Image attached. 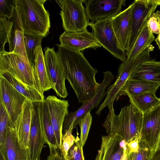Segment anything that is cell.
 <instances>
[{
    "label": "cell",
    "instance_id": "b9f144b4",
    "mask_svg": "<svg viewBox=\"0 0 160 160\" xmlns=\"http://www.w3.org/2000/svg\"><path fill=\"white\" fill-rule=\"evenodd\" d=\"M156 39L160 42V32L158 34L157 37Z\"/></svg>",
    "mask_w": 160,
    "mask_h": 160
},
{
    "label": "cell",
    "instance_id": "5b68a950",
    "mask_svg": "<svg viewBox=\"0 0 160 160\" xmlns=\"http://www.w3.org/2000/svg\"><path fill=\"white\" fill-rule=\"evenodd\" d=\"M5 72L10 73L24 84L34 87L39 92L34 68L21 56L6 51L0 52V74Z\"/></svg>",
    "mask_w": 160,
    "mask_h": 160
},
{
    "label": "cell",
    "instance_id": "f546056e",
    "mask_svg": "<svg viewBox=\"0 0 160 160\" xmlns=\"http://www.w3.org/2000/svg\"><path fill=\"white\" fill-rule=\"evenodd\" d=\"M13 25L12 21L5 17H0V52L5 51V45L9 42Z\"/></svg>",
    "mask_w": 160,
    "mask_h": 160
},
{
    "label": "cell",
    "instance_id": "7a4b0ae2",
    "mask_svg": "<svg viewBox=\"0 0 160 160\" xmlns=\"http://www.w3.org/2000/svg\"><path fill=\"white\" fill-rule=\"evenodd\" d=\"M46 0H15V11L24 33L46 37L50 28V14L44 4Z\"/></svg>",
    "mask_w": 160,
    "mask_h": 160
},
{
    "label": "cell",
    "instance_id": "83f0119b",
    "mask_svg": "<svg viewBox=\"0 0 160 160\" xmlns=\"http://www.w3.org/2000/svg\"><path fill=\"white\" fill-rule=\"evenodd\" d=\"M129 98L131 104L143 114L160 104V98H157L154 93L147 92Z\"/></svg>",
    "mask_w": 160,
    "mask_h": 160
},
{
    "label": "cell",
    "instance_id": "7c38bea8",
    "mask_svg": "<svg viewBox=\"0 0 160 160\" xmlns=\"http://www.w3.org/2000/svg\"><path fill=\"white\" fill-rule=\"evenodd\" d=\"M160 136V104L143 114L140 140L149 148L150 153L156 150Z\"/></svg>",
    "mask_w": 160,
    "mask_h": 160
},
{
    "label": "cell",
    "instance_id": "603a6c76",
    "mask_svg": "<svg viewBox=\"0 0 160 160\" xmlns=\"http://www.w3.org/2000/svg\"><path fill=\"white\" fill-rule=\"evenodd\" d=\"M4 78L26 98L32 103L40 102L45 100L44 95L41 94L34 87L27 85L18 80L8 72L0 74Z\"/></svg>",
    "mask_w": 160,
    "mask_h": 160
},
{
    "label": "cell",
    "instance_id": "d590c367",
    "mask_svg": "<svg viewBox=\"0 0 160 160\" xmlns=\"http://www.w3.org/2000/svg\"><path fill=\"white\" fill-rule=\"evenodd\" d=\"M147 25L153 33L158 34L160 32V11L157 10L153 13L147 21Z\"/></svg>",
    "mask_w": 160,
    "mask_h": 160
},
{
    "label": "cell",
    "instance_id": "5bb4252c",
    "mask_svg": "<svg viewBox=\"0 0 160 160\" xmlns=\"http://www.w3.org/2000/svg\"><path fill=\"white\" fill-rule=\"evenodd\" d=\"M0 78V104L6 109L14 126L26 99L4 78Z\"/></svg>",
    "mask_w": 160,
    "mask_h": 160
},
{
    "label": "cell",
    "instance_id": "277c9868",
    "mask_svg": "<svg viewBox=\"0 0 160 160\" xmlns=\"http://www.w3.org/2000/svg\"><path fill=\"white\" fill-rule=\"evenodd\" d=\"M152 50L151 46L134 58L126 59L120 65L116 80L107 89L106 97L97 111V115L99 116L104 108L113 104L114 101H118L122 96V90L127 80L140 64L150 59V52Z\"/></svg>",
    "mask_w": 160,
    "mask_h": 160
},
{
    "label": "cell",
    "instance_id": "6da1fadb",
    "mask_svg": "<svg viewBox=\"0 0 160 160\" xmlns=\"http://www.w3.org/2000/svg\"><path fill=\"white\" fill-rule=\"evenodd\" d=\"M57 45L58 62L79 102H88L96 95L100 85L95 78L98 70L91 66L81 51Z\"/></svg>",
    "mask_w": 160,
    "mask_h": 160
},
{
    "label": "cell",
    "instance_id": "9a60e30c",
    "mask_svg": "<svg viewBox=\"0 0 160 160\" xmlns=\"http://www.w3.org/2000/svg\"><path fill=\"white\" fill-rule=\"evenodd\" d=\"M53 127L58 148H61L62 127L64 121L68 115L69 106L67 100L59 99L54 95H49L45 99Z\"/></svg>",
    "mask_w": 160,
    "mask_h": 160
},
{
    "label": "cell",
    "instance_id": "484cf974",
    "mask_svg": "<svg viewBox=\"0 0 160 160\" xmlns=\"http://www.w3.org/2000/svg\"><path fill=\"white\" fill-rule=\"evenodd\" d=\"M160 84L133 79L129 78L122 90V95L130 98L147 92L155 93Z\"/></svg>",
    "mask_w": 160,
    "mask_h": 160
},
{
    "label": "cell",
    "instance_id": "d6986e66",
    "mask_svg": "<svg viewBox=\"0 0 160 160\" xmlns=\"http://www.w3.org/2000/svg\"><path fill=\"white\" fill-rule=\"evenodd\" d=\"M133 2L125 10L112 18L113 28L122 49L126 52L130 33Z\"/></svg>",
    "mask_w": 160,
    "mask_h": 160
},
{
    "label": "cell",
    "instance_id": "2e32d148",
    "mask_svg": "<svg viewBox=\"0 0 160 160\" xmlns=\"http://www.w3.org/2000/svg\"><path fill=\"white\" fill-rule=\"evenodd\" d=\"M47 143L40 116L38 102L33 103L30 132L29 160H40L41 152Z\"/></svg>",
    "mask_w": 160,
    "mask_h": 160
},
{
    "label": "cell",
    "instance_id": "7402d4cb",
    "mask_svg": "<svg viewBox=\"0 0 160 160\" xmlns=\"http://www.w3.org/2000/svg\"><path fill=\"white\" fill-rule=\"evenodd\" d=\"M34 70L36 82L40 92L53 89L46 70L44 54L41 45L37 47L35 61Z\"/></svg>",
    "mask_w": 160,
    "mask_h": 160
},
{
    "label": "cell",
    "instance_id": "8fae6325",
    "mask_svg": "<svg viewBox=\"0 0 160 160\" xmlns=\"http://www.w3.org/2000/svg\"><path fill=\"white\" fill-rule=\"evenodd\" d=\"M127 143L117 133L102 136L100 148L95 160H128Z\"/></svg>",
    "mask_w": 160,
    "mask_h": 160
},
{
    "label": "cell",
    "instance_id": "ffe728a7",
    "mask_svg": "<svg viewBox=\"0 0 160 160\" xmlns=\"http://www.w3.org/2000/svg\"><path fill=\"white\" fill-rule=\"evenodd\" d=\"M0 153L5 160H27L19 146L14 126L8 127L4 143L0 148Z\"/></svg>",
    "mask_w": 160,
    "mask_h": 160
},
{
    "label": "cell",
    "instance_id": "7bdbcfd3",
    "mask_svg": "<svg viewBox=\"0 0 160 160\" xmlns=\"http://www.w3.org/2000/svg\"><path fill=\"white\" fill-rule=\"evenodd\" d=\"M0 160H5L3 155L1 153H0Z\"/></svg>",
    "mask_w": 160,
    "mask_h": 160
},
{
    "label": "cell",
    "instance_id": "e575fe53",
    "mask_svg": "<svg viewBox=\"0 0 160 160\" xmlns=\"http://www.w3.org/2000/svg\"><path fill=\"white\" fill-rule=\"evenodd\" d=\"M66 160H84L82 147L80 145L78 136L68 152Z\"/></svg>",
    "mask_w": 160,
    "mask_h": 160
},
{
    "label": "cell",
    "instance_id": "cb8c5ba5",
    "mask_svg": "<svg viewBox=\"0 0 160 160\" xmlns=\"http://www.w3.org/2000/svg\"><path fill=\"white\" fill-rule=\"evenodd\" d=\"M12 18L13 25L8 42L9 52L18 54L28 62L24 47L23 31L18 23L15 10Z\"/></svg>",
    "mask_w": 160,
    "mask_h": 160
},
{
    "label": "cell",
    "instance_id": "8992f818",
    "mask_svg": "<svg viewBox=\"0 0 160 160\" xmlns=\"http://www.w3.org/2000/svg\"><path fill=\"white\" fill-rule=\"evenodd\" d=\"M61 8L60 12L65 31L70 32L82 31L87 29L90 22L83 4L85 0L56 1Z\"/></svg>",
    "mask_w": 160,
    "mask_h": 160
},
{
    "label": "cell",
    "instance_id": "f1b7e54d",
    "mask_svg": "<svg viewBox=\"0 0 160 160\" xmlns=\"http://www.w3.org/2000/svg\"><path fill=\"white\" fill-rule=\"evenodd\" d=\"M43 38L42 36L38 35L24 33L25 52L29 62L33 68L37 48L41 45Z\"/></svg>",
    "mask_w": 160,
    "mask_h": 160
},
{
    "label": "cell",
    "instance_id": "836d02e7",
    "mask_svg": "<svg viewBox=\"0 0 160 160\" xmlns=\"http://www.w3.org/2000/svg\"><path fill=\"white\" fill-rule=\"evenodd\" d=\"M15 7V0H0V17L10 19L14 14Z\"/></svg>",
    "mask_w": 160,
    "mask_h": 160
},
{
    "label": "cell",
    "instance_id": "ba28073f",
    "mask_svg": "<svg viewBox=\"0 0 160 160\" xmlns=\"http://www.w3.org/2000/svg\"><path fill=\"white\" fill-rule=\"evenodd\" d=\"M131 15L130 33L126 55L129 51L144 25L160 5V0H135Z\"/></svg>",
    "mask_w": 160,
    "mask_h": 160
},
{
    "label": "cell",
    "instance_id": "ac0fdd59",
    "mask_svg": "<svg viewBox=\"0 0 160 160\" xmlns=\"http://www.w3.org/2000/svg\"><path fill=\"white\" fill-rule=\"evenodd\" d=\"M59 40L61 46L81 52L86 49H96L102 46L93 33L87 28L77 32L65 31L60 36Z\"/></svg>",
    "mask_w": 160,
    "mask_h": 160
},
{
    "label": "cell",
    "instance_id": "f35d334b",
    "mask_svg": "<svg viewBox=\"0 0 160 160\" xmlns=\"http://www.w3.org/2000/svg\"><path fill=\"white\" fill-rule=\"evenodd\" d=\"M148 160H160V148L154 152L150 153Z\"/></svg>",
    "mask_w": 160,
    "mask_h": 160
},
{
    "label": "cell",
    "instance_id": "44dd1931",
    "mask_svg": "<svg viewBox=\"0 0 160 160\" xmlns=\"http://www.w3.org/2000/svg\"><path fill=\"white\" fill-rule=\"evenodd\" d=\"M130 78L160 84V62L151 59L140 64Z\"/></svg>",
    "mask_w": 160,
    "mask_h": 160
},
{
    "label": "cell",
    "instance_id": "1f68e13d",
    "mask_svg": "<svg viewBox=\"0 0 160 160\" xmlns=\"http://www.w3.org/2000/svg\"><path fill=\"white\" fill-rule=\"evenodd\" d=\"M8 126L14 127L6 109L0 104V148H2L4 145Z\"/></svg>",
    "mask_w": 160,
    "mask_h": 160
},
{
    "label": "cell",
    "instance_id": "ab89813d",
    "mask_svg": "<svg viewBox=\"0 0 160 160\" xmlns=\"http://www.w3.org/2000/svg\"><path fill=\"white\" fill-rule=\"evenodd\" d=\"M160 148V136L159 138V139L156 148V150L155 152L156 151L158 150V149H159Z\"/></svg>",
    "mask_w": 160,
    "mask_h": 160
},
{
    "label": "cell",
    "instance_id": "d6a6232c",
    "mask_svg": "<svg viewBox=\"0 0 160 160\" xmlns=\"http://www.w3.org/2000/svg\"><path fill=\"white\" fill-rule=\"evenodd\" d=\"M73 129V124L72 123L68 131L62 135V144L60 151L65 160H66L69 150L75 142V138L72 133Z\"/></svg>",
    "mask_w": 160,
    "mask_h": 160
},
{
    "label": "cell",
    "instance_id": "4dcf8cb0",
    "mask_svg": "<svg viewBox=\"0 0 160 160\" xmlns=\"http://www.w3.org/2000/svg\"><path fill=\"white\" fill-rule=\"evenodd\" d=\"M92 120L90 112H88L81 118L78 121V125L79 126L81 130L79 142L80 145L82 147L87 140Z\"/></svg>",
    "mask_w": 160,
    "mask_h": 160
},
{
    "label": "cell",
    "instance_id": "e0dca14e",
    "mask_svg": "<svg viewBox=\"0 0 160 160\" xmlns=\"http://www.w3.org/2000/svg\"><path fill=\"white\" fill-rule=\"evenodd\" d=\"M33 103L26 99L14 126L20 147L27 160H29L30 132Z\"/></svg>",
    "mask_w": 160,
    "mask_h": 160
},
{
    "label": "cell",
    "instance_id": "d4e9b609",
    "mask_svg": "<svg viewBox=\"0 0 160 160\" xmlns=\"http://www.w3.org/2000/svg\"><path fill=\"white\" fill-rule=\"evenodd\" d=\"M155 40V37L150 30L147 22L143 26L132 48L126 54L127 59H132L151 46Z\"/></svg>",
    "mask_w": 160,
    "mask_h": 160
},
{
    "label": "cell",
    "instance_id": "4316f807",
    "mask_svg": "<svg viewBox=\"0 0 160 160\" xmlns=\"http://www.w3.org/2000/svg\"><path fill=\"white\" fill-rule=\"evenodd\" d=\"M38 105L40 116L47 144L49 148H58L55 132L45 100L38 102Z\"/></svg>",
    "mask_w": 160,
    "mask_h": 160
},
{
    "label": "cell",
    "instance_id": "30bf717a",
    "mask_svg": "<svg viewBox=\"0 0 160 160\" xmlns=\"http://www.w3.org/2000/svg\"><path fill=\"white\" fill-rule=\"evenodd\" d=\"M44 54L47 73L57 95L65 98L68 95L65 85V76L60 64L54 48L46 47Z\"/></svg>",
    "mask_w": 160,
    "mask_h": 160
},
{
    "label": "cell",
    "instance_id": "9c48e42d",
    "mask_svg": "<svg viewBox=\"0 0 160 160\" xmlns=\"http://www.w3.org/2000/svg\"><path fill=\"white\" fill-rule=\"evenodd\" d=\"M103 80L100 83L96 95L88 102L82 104L77 110L71 112L65 118L62 127L63 134L68 131L72 123L73 128H75L80 119L88 112H90L93 108H97L102 100L107 95V88L113 81L114 76L108 71L103 72Z\"/></svg>",
    "mask_w": 160,
    "mask_h": 160
},
{
    "label": "cell",
    "instance_id": "8d00e7d4",
    "mask_svg": "<svg viewBox=\"0 0 160 160\" xmlns=\"http://www.w3.org/2000/svg\"><path fill=\"white\" fill-rule=\"evenodd\" d=\"M140 137L133 139L128 142L127 147L128 155L132 153L137 152L139 148Z\"/></svg>",
    "mask_w": 160,
    "mask_h": 160
},
{
    "label": "cell",
    "instance_id": "3957f363",
    "mask_svg": "<svg viewBox=\"0 0 160 160\" xmlns=\"http://www.w3.org/2000/svg\"><path fill=\"white\" fill-rule=\"evenodd\" d=\"M108 107L109 111L103 127L108 134H118L127 142L140 137L143 118L142 112L132 104L122 108L117 115L113 104Z\"/></svg>",
    "mask_w": 160,
    "mask_h": 160
},
{
    "label": "cell",
    "instance_id": "52a82bcc",
    "mask_svg": "<svg viewBox=\"0 0 160 160\" xmlns=\"http://www.w3.org/2000/svg\"><path fill=\"white\" fill-rule=\"evenodd\" d=\"M89 26L95 38L103 48L122 62L126 61L125 52L122 48L115 34L112 18H105L94 22H90Z\"/></svg>",
    "mask_w": 160,
    "mask_h": 160
},
{
    "label": "cell",
    "instance_id": "74e56055",
    "mask_svg": "<svg viewBox=\"0 0 160 160\" xmlns=\"http://www.w3.org/2000/svg\"><path fill=\"white\" fill-rule=\"evenodd\" d=\"M49 148L50 154L46 160H65L59 149L53 147Z\"/></svg>",
    "mask_w": 160,
    "mask_h": 160
},
{
    "label": "cell",
    "instance_id": "4fadbf2b",
    "mask_svg": "<svg viewBox=\"0 0 160 160\" xmlns=\"http://www.w3.org/2000/svg\"><path fill=\"white\" fill-rule=\"evenodd\" d=\"M124 0H85L86 13L91 22L105 18H112L121 12Z\"/></svg>",
    "mask_w": 160,
    "mask_h": 160
},
{
    "label": "cell",
    "instance_id": "60d3db41",
    "mask_svg": "<svg viewBox=\"0 0 160 160\" xmlns=\"http://www.w3.org/2000/svg\"><path fill=\"white\" fill-rule=\"evenodd\" d=\"M155 41L156 42V44L158 46V47L160 51V42L159 41H158L156 39H155Z\"/></svg>",
    "mask_w": 160,
    "mask_h": 160
}]
</instances>
